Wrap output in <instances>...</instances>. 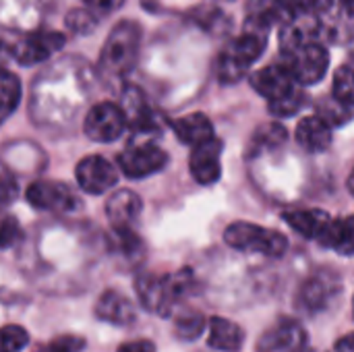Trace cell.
Here are the masks:
<instances>
[{"label":"cell","mask_w":354,"mask_h":352,"mask_svg":"<svg viewBox=\"0 0 354 352\" xmlns=\"http://www.w3.org/2000/svg\"><path fill=\"white\" fill-rule=\"evenodd\" d=\"M141 27L137 21H120L108 35L100 54V75L114 83L124 79L137 62Z\"/></svg>","instance_id":"obj_1"},{"label":"cell","mask_w":354,"mask_h":352,"mask_svg":"<svg viewBox=\"0 0 354 352\" xmlns=\"http://www.w3.org/2000/svg\"><path fill=\"white\" fill-rule=\"evenodd\" d=\"M193 284L195 280L191 270H180L170 276L145 274L137 280V295L147 311L166 317L191 293Z\"/></svg>","instance_id":"obj_2"},{"label":"cell","mask_w":354,"mask_h":352,"mask_svg":"<svg viewBox=\"0 0 354 352\" xmlns=\"http://www.w3.org/2000/svg\"><path fill=\"white\" fill-rule=\"evenodd\" d=\"M266 46H268V35L243 31V35L232 39V44H228L220 52V56L216 60L218 81L224 85L239 83L247 75L249 66L263 54Z\"/></svg>","instance_id":"obj_3"},{"label":"cell","mask_w":354,"mask_h":352,"mask_svg":"<svg viewBox=\"0 0 354 352\" xmlns=\"http://www.w3.org/2000/svg\"><path fill=\"white\" fill-rule=\"evenodd\" d=\"M224 241L236 251L261 253L266 257H282L288 251V239L282 232L249 222L230 224L224 232Z\"/></svg>","instance_id":"obj_4"},{"label":"cell","mask_w":354,"mask_h":352,"mask_svg":"<svg viewBox=\"0 0 354 352\" xmlns=\"http://www.w3.org/2000/svg\"><path fill=\"white\" fill-rule=\"evenodd\" d=\"M284 64L290 68L299 85H313L326 77L330 66V54L319 41H311L299 48L297 52L284 56Z\"/></svg>","instance_id":"obj_5"},{"label":"cell","mask_w":354,"mask_h":352,"mask_svg":"<svg viewBox=\"0 0 354 352\" xmlns=\"http://www.w3.org/2000/svg\"><path fill=\"white\" fill-rule=\"evenodd\" d=\"M127 127H129V122H127V114H124L122 106H116L112 102L95 104L87 112L85 122H83L85 135L97 143L116 141L124 133Z\"/></svg>","instance_id":"obj_6"},{"label":"cell","mask_w":354,"mask_h":352,"mask_svg":"<svg viewBox=\"0 0 354 352\" xmlns=\"http://www.w3.org/2000/svg\"><path fill=\"white\" fill-rule=\"evenodd\" d=\"M168 164L166 151H162L158 145L149 141H137L129 145L118 156V168L129 178H145L156 172H160Z\"/></svg>","instance_id":"obj_7"},{"label":"cell","mask_w":354,"mask_h":352,"mask_svg":"<svg viewBox=\"0 0 354 352\" xmlns=\"http://www.w3.org/2000/svg\"><path fill=\"white\" fill-rule=\"evenodd\" d=\"M27 201L44 212L71 214L81 207L79 195L64 183L58 180H37L27 189Z\"/></svg>","instance_id":"obj_8"},{"label":"cell","mask_w":354,"mask_h":352,"mask_svg":"<svg viewBox=\"0 0 354 352\" xmlns=\"http://www.w3.org/2000/svg\"><path fill=\"white\" fill-rule=\"evenodd\" d=\"M340 293V280L336 274L317 272L313 274L297 295V307L309 315L326 311Z\"/></svg>","instance_id":"obj_9"},{"label":"cell","mask_w":354,"mask_h":352,"mask_svg":"<svg viewBox=\"0 0 354 352\" xmlns=\"http://www.w3.org/2000/svg\"><path fill=\"white\" fill-rule=\"evenodd\" d=\"M75 176L79 187L89 195L106 193L118 183V170L102 156L83 158L75 168Z\"/></svg>","instance_id":"obj_10"},{"label":"cell","mask_w":354,"mask_h":352,"mask_svg":"<svg viewBox=\"0 0 354 352\" xmlns=\"http://www.w3.org/2000/svg\"><path fill=\"white\" fill-rule=\"evenodd\" d=\"M307 336L297 319L282 317L272 328H268L259 342L257 352H299L305 349Z\"/></svg>","instance_id":"obj_11"},{"label":"cell","mask_w":354,"mask_h":352,"mask_svg":"<svg viewBox=\"0 0 354 352\" xmlns=\"http://www.w3.org/2000/svg\"><path fill=\"white\" fill-rule=\"evenodd\" d=\"M64 46V35L58 31H33L23 35L19 41H15L12 54L15 58L29 66V64H37L44 62L46 58H50L54 52H58Z\"/></svg>","instance_id":"obj_12"},{"label":"cell","mask_w":354,"mask_h":352,"mask_svg":"<svg viewBox=\"0 0 354 352\" xmlns=\"http://www.w3.org/2000/svg\"><path fill=\"white\" fill-rule=\"evenodd\" d=\"M290 21H295V17L288 10L284 0H249L247 2L245 31L268 35L270 27H274V25L284 27Z\"/></svg>","instance_id":"obj_13"},{"label":"cell","mask_w":354,"mask_h":352,"mask_svg":"<svg viewBox=\"0 0 354 352\" xmlns=\"http://www.w3.org/2000/svg\"><path fill=\"white\" fill-rule=\"evenodd\" d=\"M251 85L268 102H274V100H280V98L288 95L290 91H295L299 83L295 81L290 68L284 62H280V64H270V66L257 71L251 77Z\"/></svg>","instance_id":"obj_14"},{"label":"cell","mask_w":354,"mask_h":352,"mask_svg":"<svg viewBox=\"0 0 354 352\" xmlns=\"http://www.w3.org/2000/svg\"><path fill=\"white\" fill-rule=\"evenodd\" d=\"M122 110L127 114V122L129 129L137 135V137H149V135H158L160 133V122L156 112L151 110V106L147 104V100L143 98V93L133 87L124 93V104Z\"/></svg>","instance_id":"obj_15"},{"label":"cell","mask_w":354,"mask_h":352,"mask_svg":"<svg viewBox=\"0 0 354 352\" xmlns=\"http://www.w3.org/2000/svg\"><path fill=\"white\" fill-rule=\"evenodd\" d=\"M220 156H222V141L220 139H212L207 143H201V145L193 147L191 158H189L191 176L199 185H205V187L214 185L222 174Z\"/></svg>","instance_id":"obj_16"},{"label":"cell","mask_w":354,"mask_h":352,"mask_svg":"<svg viewBox=\"0 0 354 352\" xmlns=\"http://www.w3.org/2000/svg\"><path fill=\"white\" fill-rule=\"evenodd\" d=\"M143 212L141 197L131 189H120L112 193L106 201V216L114 230H133Z\"/></svg>","instance_id":"obj_17"},{"label":"cell","mask_w":354,"mask_h":352,"mask_svg":"<svg viewBox=\"0 0 354 352\" xmlns=\"http://www.w3.org/2000/svg\"><path fill=\"white\" fill-rule=\"evenodd\" d=\"M95 317L110 326H129L135 322V307L118 290H106L95 303Z\"/></svg>","instance_id":"obj_18"},{"label":"cell","mask_w":354,"mask_h":352,"mask_svg":"<svg viewBox=\"0 0 354 352\" xmlns=\"http://www.w3.org/2000/svg\"><path fill=\"white\" fill-rule=\"evenodd\" d=\"M284 222L297 230L299 234H303L305 239H322V234L328 230L332 218L328 212L324 210H288L282 214Z\"/></svg>","instance_id":"obj_19"},{"label":"cell","mask_w":354,"mask_h":352,"mask_svg":"<svg viewBox=\"0 0 354 352\" xmlns=\"http://www.w3.org/2000/svg\"><path fill=\"white\" fill-rule=\"evenodd\" d=\"M172 129H174V135L178 137V141H183V143H187L191 147H197L201 143H207V141L216 139L212 120L201 112L176 118L172 122Z\"/></svg>","instance_id":"obj_20"},{"label":"cell","mask_w":354,"mask_h":352,"mask_svg":"<svg viewBox=\"0 0 354 352\" xmlns=\"http://www.w3.org/2000/svg\"><path fill=\"white\" fill-rule=\"evenodd\" d=\"M297 141L311 154H322L332 145V127L317 114L307 116L297 127Z\"/></svg>","instance_id":"obj_21"},{"label":"cell","mask_w":354,"mask_h":352,"mask_svg":"<svg viewBox=\"0 0 354 352\" xmlns=\"http://www.w3.org/2000/svg\"><path fill=\"white\" fill-rule=\"evenodd\" d=\"M245 342V332L239 324L224 319V317H212L209 322V334L207 344L220 352H239Z\"/></svg>","instance_id":"obj_22"},{"label":"cell","mask_w":354,"mask_h":352,"mask_svg":"<svg viewBox=\"0 0 354 352\" xmlns=\"http://www.w3.org/2000/svg\"><path fill=\"white\" fill-rule=\"evenodd\" d=\"M319 243L324 247L338 251L340 255L354 257V216L342 218V220H332L328 230L322 234Z\"/></svg>","instance_id":"obj_23"},{"label":"cell","mask_w":354,"mask_h":352,"mask_svg":"<svg viewBox=\"0 0 354 352\" xmlns=\"http://www.w3.org/2000/svg\"><path fill=\"white\" fill-rule=\"evenodd\" d=\"M286 137H288L286 129L280 122H266L253 133L249 143V154L255 158L268 151H276L286 143Z\"/></svg>","instance_id":"obj_24"},{"label":"cell","mask_w":354,"mask_h":352,"mask_svg":"<svg viewBox=\"0 0 354 352\" xmlns=\"http://www.w3.org/2000/svg\"><path fill=\"white\" fill-rule=\"evenodd\" d=\"M317 116L334 129L353 120V108L342 104L334 95H326L317 102Z\"/></svg>","instance_id":"obj_25"},{"label":"cell","mask_w":354,"mask_h":352,"mask_svg":"<svg viewBox=\"0 0 354 352\" xmlns=\"http://www.w3.org/2000/svg\"><path fill=\"white\" fill-rule=\"evenodd\" d=\"M205 330V317L199 311H185L174 319V332L180 340H197Z\"/></svg>","instance_id":"obj_26"},{"label":"cell","mask_w":354,"mask_h":352,"mask_svg":"<svg viewBox=\"0 0 354 352\" xmlns=\"http://www.w3.org/2000/svg\"><path fill=\"white\" fill-rule=\"evenodd\" d=\"M346 106H354V64H342L334 73V93Z\"/></svg>","instance_id":"obj_27"},{"label":"cell","mask_w":354,"mask_h":352,"mask_svg":"<svg viewBox=\"0 0 354 352\" xmlns=\"http://www.w3.org/2000/svg\"><path fill=\"white\" fill-rule=\"evenodd\" d=\"M307 104V93L303 89H295L290 91L288 95L280 98V100H274V102H268V108L274 116L278 118H288V116H295L303 106Z\"/></svg>","instance_id":"obj_28"},{"label":"cell","mask_w":354,"mask_h":352,"mask_svg":"<svg viewBox=\"0 0 354 352\" xmlns=\"http://www.w3.org/2000/svg\"><path fill=\"white\" fill-rule=\"evenodd\" d=\"M0 91H2V118H8L17 110L19 100H21V81L17 79V75H12L10 71H4Z\"/></svg>","instance_id":"obj_29"},{"label":"cell","mask_w":354,"mask_h":352,"mask_svg":"<svg viewBox=\"0 0 354 352\" xmlns=\"http://www.w3.org/2000/svg\"><path fill=\"white\" fill-rule=\"evenodd\" d=\"M95 23H97V19H95V15L91 12V10H83V8H73L68 15H66V27L73 31V33H77V35H87V33H91L93 29H95Z\"/></svg>","instance_id":"obj_30"},{"label":"cell","mask_w":354,"mask_h":352,"mask_svg":"<svg viewBox=\"0 0 354 352\" xmlns=\"http://www.w3.org/2000/svg\"><path fill=\"white\" fill-rule=\"evenodd\" d=\"M292 17H315L319 12H326L334 0H284Z\"/></svg>","instance_id":"obj_31"},{"label":"cell","mask_w":354,"mask_h":352,"mask_svg":"<svg viewBox=\"0 0 354 352\" xmlns=\"http://www.w3.org/2000/svg\"><path fill=\"white\" fill-rule=\"evenodd\" d=\"M29 344V336L21 326H6L2 330V346L4 352H21Z\"/></svg>","instance_id":"obj_32"},{"label":"cell","mask_w":354,"mask_h":352,"mask_svg":"<svg viewBox=\"0 0 354 352\" xmlns=\"http://www.w3.org/2000/svg\"><path fill=\"white\" fill-rule=\"evenodd\" d=\"M85 349V340L81 336H73V334H62L54 340H50L41 352H81Z\"/></svg>","instance_id":"obj_33"},{"label":"cell","mask_w":354,"mask_h":352,"mask_svg":"<svg viewBox=\"0 0 354 352\" xmlns=\"http://www.w3.org/2000/svg\"><path fill=\"white\" fill-rule=\"evenodd\" d=\"M21 237V228H19V222L12 218V216H6L4 222H2V247L8 249L10 245H15Z\"/></svg>","instance_id":"obj_34"},{"label":"cell","mask_w":354,"mask_h":352,"mask_svg":"<svg viewBox=\"0 0 354 352\" xmlns=\"http://www.w3.org/2000/svg\"><path fill=\"white\" fill-rule=\"evenodd\" d=\"M91 10L102 12V15H110L112 10L120 8L124 4V0H83Z\"/></svg>","instance_id":"obj_35"},{"label":"cell","mask_w":354,"mask_h":352,"mask_svg":"<svg viewBox=\"0 0 354 352\" xmlns=\"http://www.w3.org/2000/svg\"><path fill=\"white\" fill-rule=\"evenodd\" d=\"M118 352H156V346L149 340H131L120 344Z\"/></svg>","instance_id":"obj_36"},{"label":"cell","mask_w":354,"mask_h":352,"mask_svg":"<svg viewBox=\"0 0 354 352\" xmlns=\"http://www.w3.org/2000/svg\"><path fill=\"white\" fill-rule=\"evenodd\" d=\"M12 193H17V185H15L12 176L8 172H4V193H2V197H4L6 203L12 199Z\"/></svg>","instance_id":"obj_37"},{"label":"cell","mask_w":354,"mask_h":352,"mask_svg":"<svg viewBox=\"0 0 354 352\" xmlns=\"http://www.w3.org/2000/svg\"><path fill=\"white\" fill-rule=\"evenodd\" d=\"M336 351L338 352H354V334H348L344 338H340L336 342Z\"/></svg>","instance_id":"obj_38"},{"label":"cell","mask_w":354,"mask_h":352,"mask_svg":"<svg viewBox=\"0 0 354 352\" xmlns=\"http://www.w3.org/2000/svg\"><path fill=\"white\" fill-rule=\"evenodd\" d=\"M340 6L346 15L354 17V0H340Z\"/></svg>","instance_id":"obj_39"},{"label":"cell","mask_w":354,"mask_h":352,"mask_svg":"<svg viewBox=\"0 0 354 352\" xmlns=\"http://www.w3.org/2000/svg\"><path fill=\"white\" fill-rule=\"evenodd\" d=\"M348 189H351V193L354 195V170L353 174H351V178H348Z\"/></svg>","instance_id":"obj_40"},{"label":"cell","mask_w":354,"mask_h":352,"mask_svg":"<svg viewBox=\"0 0 354 352\" xmlns=\"http://www.w3.org/2000/svg\"><path fill=\"white\" fill-rule=\"evenodd\" d=\"M353 313H354V301H353Z\"/></svg>","instance_id":"obj_41"}]
</instances>
